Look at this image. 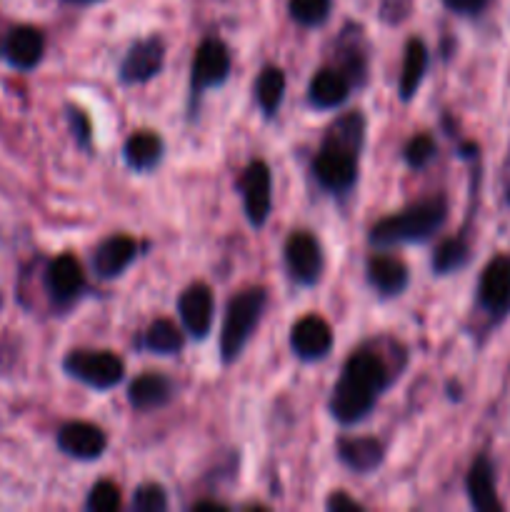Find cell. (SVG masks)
Segmentation results:
<instances>
[{
    "instance_id": "cell-1",
    "label": "cell",
    "mask_w": 510,
    "mask_h": 512,
    "mask_svg": "<svg viewBox=\"0 0 510 512\" xmlns=\"http://www.w3.org/2000/svg\"><path fill=\"white\" fill-rule=\"evenodd\" d=\"M390 370L375 350H355L343 365L340 380L330 395V415L340 425H355L368 418L380 393L388 388Z\"/></svg>"
},
{
    "instance_id": "cell-2",
    "label": "cell",
    "mask_w": 510,
    "mask_h": 512,
    "mask_svg": "<svg viewBox=\"0 0 510 512\" xmlns=\"http://www.w3.org/2000/svg\"><path fill=\"white\" fill-rule=\"evenodd\" d=\"M448 215V203L445 198L435 195V198H425L420 203L410 205V208L400 210V213L388 215V218L378 220L370 228V243L378 248H393V245L403 243H425L433 238L445 223Z\"/></svg>"
},
{
    "instance_id": "cell-3",
    "label": "cell",
    "mask_w": 510,
    "mask_h": 512,
    "mask_svg": "<svg viewBox=\"0 0 510 512\" xmlns=\"http://www.w3.org/2000/svg\"><path fill=\"white\" fill-rule=\"evenodd\" d=\"M265 303H268L265 288H248L230 298L228 308H225L223 333H220V358L225 365L235 363L248 340L253 338L255 328L263 318Z\"/></svg>"
},
{
    "instance_id": "cell-4",
    "label": "cell",
    "mask_w": 510,
    "mask_h": 512,
    "mask_svg": "<svg viewBox=\"0 0 510 512\" xmlns=\"http://www.w3.org/2000/svg\"><path fill=\"white\" fill-rule=\"evenodd\" d=\"M63 368L70 378L93 390L115 388L125 375V363L110 350H70Z\"/></svg>"
},
{
    "instance_id": "cell-5",
    "label": "cell",
    "mask_w": 510,
    "mask_h": 512,
    "mask_svg": "<svg viewBox=\"0 0 510 512\" xmlns=\"http://www.w3.org/2000/svg\"><path fill=\"white\" fill-rule=\"evenodd\" d=\"M358 155L353 150L323 143L320 153L313 160V175L333 195H345L358 183Z\"/></svg>"
},
{
    "instance_id": "cell-6",
    "label": "cell",
    "mask_w": 510,
    "mask_h": 512,
    "mask_svg": "<svg viewBox=\"0 0 510 512\" xmlns=\"http://www.w3.org/2000/svg\"><path fill=\"white\" fill-rule=\"evenodd\" d=\"M240 195H243V208L248 215V223L253 228H263L265 220L273 210V175L263 160H253L240 175Z\"/></svg>"
},
{
    "instance_id": "cell-7",
    "label": "cell",
    "mask_w": 510,
    "mask_h": 512,
    "mask_svg": "<svg viewBox=\"0 0 510 512\" xmlns=\"http://www.w3.org/2000/svg\"><path fill=\"white\" fill-rule=\"evenodd\" d=\"M230 50L220 40L208 38L198 45L190 68V93L193 98H200L208 88L225 83L230 75Z\"/></svg>"
},
{
    "instance_id": "cell-8",
    "label": "cell",
    "mask_w": 510,
    "mask_h": 512,
    "mask_svg": "<svg viewBox=\"0 0 510 512\" xmlns=\"http://www.w3.org/2000/svg\"><path fill=\"white\" fill-rule=\"evenodd\" d=\"M285 268L288 275L300 285H315L323 273V250L318 238L308 230H298L285 240Z\"/></svg>"
},
{
    "instance_id": "cell-9",
    "label": "cell",
    "mask_w": 510,
    "mask_h": 512,
    "mask_svg": "<svg viewBox=\"0 0 510 512\" xmlns=\"http://www.w3.org/2000/svg\"><path fill=\"white\" fill-rule=\"evenodd\" d=\"M165 63V43L158 35L138 40L128 48L123 63H120V80L125 85H140L153 80L163 70Z\"/></svg>"
},
{
    "instance_id": "cell-10",
    "label": "cell",
    "mask_w": 510,
    "mask_h": 512,
    "mask_svg": "<svg viewBox=\"0 0 510 512\" xmlns=\"http://www.w3.org/2000/svg\"><path fill=\"white\" fill-rule=\"evenodd\" d=\"M290 348L305 363L323 360L333 348V330L318 315H305L290 328Z\"/></svg>"
},
{
    "instance_id": "cell-11",
    "label": "cell",
    "mask_w": 510,
    "mask_h": 512,
    "mask_svg": "<svg viewBox=\"0 0 510 512\" xmlns=\"http://www.w3.org/2000/svg\"><path fill=\"white\" fill-rule=\"evenodd\" d=\"M178 313L185 333L195 340L208 338L213 328V293L205 283H193L183 290L178 300Z\"/></svg>"
},
{
    "instance_id": "cell-12",
    "label": "cell",
    "mask_w": 510,
    "mask_h": 512,
    "mask_svg": "<svg viewBox=\"0 0 510 512\" xmlns=\"http://www.w3.org/2000/svg\"><path fill=\"white\" fill-rule=\"evenodd\" d=\"M58 448L68 458L98 460L105 453V448H108V438H105V433L98 425L75 420V423L63 425L58 430Z\"/></svg>"
},
{
    "instance_id": "cell-13",
    "label": "cell",
    "mask_w": 510,
    "mask_h": 512,
    "mask_svg": "<svg viewBox=\"0 0 510 512\" xmlns=\"http://www.w3.org/2000/svg\"><path fill=\"white\" fill-rule=\"evenodd\" d=\"M45 283H48L50 295H53L58 303H73L85 288V275L78 258L65 253L58 255L55 260H50L48 273H45Z\"/></svg>"
},
{
    "instance_id": "cell-14",
    "label": "cell",
    "mask_w": 510,
    "mask_h": 512,
    "mask_svg": "<svg viewBox=\"0 0 510 512\" xmlns=\"http://www.w3.org/2000/svg\"><path fill=\"white\" fill-rule=\"evenodd\" d=\"M135 255H138V245L130 235H110L93 253L95 275L103 280L118 278L125 268H130Z\"/></svg>"
},
{
    "instance_id": "cell-15",
    "label": "cell",
    "mask_w": 510,
    "mask_h": 512,
    "mask_svg": "<svg viewBox=\"0 0 510 512\" xmlns=\"http://www.w3.org/2000/svg\"><path fill=\"white\" fill-rule=\"evenodd\" d=\"M478 298L490 313H503L510 305V260L493 258L480 275Z\"/></svg>"
},
{
    "instance_id": "cell-16",
    "label": "cell",
    "mask_w": 510,
    "mask_h": 512,
    "mask_svg": "<svg viewBox=\"0 0 510 512\" xmlns=\"http://www.w3.org/2000/svg\"><path fill=\"white\" fill-rule=\"evenodd\" d=\"M45 53V38L38 28H30V25H18V28L10 30V35L5 38V58L10 65L20 70H30L43 60Z\"/></svg>"
},
{
    "instance_id": "cell-17",
    "label": "cell",
    "mask_w": 510,
    "mask_h": 512,
    "mask_svg": "<svg viewBox=\"0 0 510 512\" xmlns=\"http://www.w3.org/2000/svg\"><path fill=\"white\" fill-rule=\"evenodd\" d=\"M350 88H353V83H350V78L343 70L323 68L320 73L313 75V80H310L308 98L315 108L333 110L348 100Z\"/></svg>"
},
{
    "instance_id": "cell-18",
    "label": "cell",
    "mask_w": 510,
    "mask_h": 512,
    "mask_svg": "<svg viewBox=\"0 0 510 512\" xmlns=\"http://www.w3.org/2000/svg\"><path fill=\"white\" fill-rule=\"evenodd\" d=\"M408 268L395 255H373L368 260V283L378 290L383 298H393L408 288Z\"/></svg>"
},
{
    "instance_id": "cell-19",
    "label": "cell",
    "mask_w": 510,
    "mask_h": 512,
    "mask_svg": "<svg viewBox=\"0 0 510 512\" xmlns=\"http://www.w3.org/2000/svg\"><path fill=\"white\" fill-rule=\"evenodd\" d=\"M170 398H173V383H170V378L153 373V370L138 375L128 388L130 405L135 410H140V413L163 408V405L170 403Z\"/></svg>"
},
{
    "instance_id": "cell-20",
    "label": "cell",
    "mask_w": 510,
    "mask_h": 512,
    "mask_svg": "<svg viewBox=\"0 0 510 512\" xmlns=\"http://www.w3.org/2000/svg\"><path fill=\"white\" fill-rule=\"evenodd\" d=\"M338 458L353 473L368 475L383 463V445L375 438H343L338 440Z\"/></svg>"
},
{
    "instance_id": "cell-21",
    "label": "cell",
    "mask_w": 510,
    "mask_h": 512,
    "mask_svg": "<svg viewBox=\"0 0 510 512\" xmlns=\"http://www.w3.org/2000/svg\"><path fill=\"white\" fill-rule=\"evenodd\" d=\"M465 490H468L470 505L480 512H495L500 510L498 495H495V475L493 463L485 455H480L473 465H470L468 480H465Z\"/></svg>"
},
{
    "instance_id": "cell-22",
    "label": "cell",
    "mask_w": 510,
    "mask_h": 512,
    "mask_svg": "<svg viewBox=\"0 0 510 512\" xmlns=\"http://www.w3.org/2000/svg\"><path fill=\"white\" fill-rule=\"evenodd\" d=\"M123 158L128 168L135 170V173L153 170L160 163V158H163V138L153 133V130H138V133H133L125 140Z\"/></svg>"
},
{
    "instance_id": "cell-23",
    "label": "cell",
    "mask_w": 510,
    "mask_h": 512,
    "mask_svg": "<svg viewBox=\"0 0 510 512\" xmlns=\"http://www.w3.org/2000/svg\"><path fill=\"white\" fill-rule=\"evenodd\" d=\"M425 70H428V48H425V43L420 38L408 40L403 55V73H400L398 80V95L403 103L415 98V93H418L420 83L425 78Z\"/></svg>"
},
{
    "instance_id": "cell-24",
    "label": "cell",
    "mask_w": 510,
    "mask_h": 512,
    "mask_svg": "<svg viewBox=\"0 0 510 512\" xmlns=\"http://www.w3.org/2000/svg\"><path fill=\"white\" fill-rule=\"evenodd\" d=\"M253 93H255V103L260 105L268 118H273L275 113L280 110V103H283V95H285V73L275 65H268V68L260 70L258 80L253 85Z\"/></svg>"
},
{
    "instance_id": "cell-25",
    "label": "cell",
    "mask_w": 510,
    "mask_h": 512,
    "mask_svg": "<svg viewBox=\"0 0 510 512\" xmlns=\"http://www.w3.org/2000/svg\"><path fill=\"white\" fill-rule=\"evenodd\" d=\"M365 140V118L358 110H350V113L340 115L333 125L325 133L323 143L338 145V148L353 150V153H360Z\"/></svg>"
},
{
    "instance_id": "cell-26",
    "label": "cell",
    "mask_w": 510,
    "mask_h": 512,
    "mask_svg": "<svg viewBox=\"0 0 510 512\" xmlns=\"http://www.w3.org/2000/svg\"><path fill=\"white\" fill-rule=\"evenodd\" d=\"M143 345L148 353L155 355H178L183 350L185 338L180 333V328H175V323L170 320L158 318L148 325L143 335Z\"/></svg>"
},
{
    "instance_id": "cell-27",
    "label": "cell",
    "mask_w": 510,
    "mask_h": 512,
    "mask_svg": "<svg viewBox=\"0 0 510 512\" xmlns=\"http://www.w3.org/2000/svg\"><path fill=\"white\" fill-rule=\"evenodd\" d=\"M330 8H333V0H290L288 3L290 18L305 28L323 25L328 20Z\"/></svg>"
},
{
    "instance_id": "cell-28",
    "label": "cell",
    "mask_w": 510,
    "mask_h": 512,
    "mask_svg": "<svg viewBox=\"0 0 510 512\" xmlns=\"http://www.w3.org/2000/svg\"><path fill=\"white\" fill-rule=\"evenodd\" d=\"M468 260V245L463 238H450L440 243V248L433 255V270L438 275H448L458 270Z\"/></svg>"
},
{
    "instance_id": "cell-29",
    "label": "cell",
    "mask_w": 510,
    "mask_h": 512,
    "mask_svg": "<svg viewBox=\"0 0 510 512\" xmlns=\"http://www.w3.org/2000/svg\"><path fill=\"white\" fill-rule=\"evenodd\" d=\"M435 153H438V145H435V140L430 138V135L420 133V135H413V138L408 140V145H405V150H403V158L410 168L420 170L435 158Z\"/></svg>"
},
{
    "instance_id": "cell-30",
    "label": "cell",
    "mask_w": 510,
    "mask_h": 512,
    "mask_svg": "<svg viewBox=\"0 0 510 512\" xmlns=\"http://www.w3.org/2000/svg\"><path fill=\"white\" fill-rule=\"evenodd\" d=\"M85 508L90 512H115L120 508V490L110 480H100L90 488Z\"/></svg>"
},
{
    "instance_id": "cell-31",
    "label": "cell",
    "mask_w": 510,
    "mask_h": 512,
    "mask_svg": "<svg viewBox=\"0 0 510 512\" xmlns=\"http://www.w3.org/2000/svg\"><path fill=\"white\" fill-rule=\"evenodd\" d=\"M168 508V495L160 485L145 483L133 493V510L138 512H163Z\"/></svg>"
},
{
    "instance_id": "cell-32",
    "label": "cell",
    "mask_w": 510,
    "mask_h": 512,
    "mask_svg": "<svg viewBox=\"0 0 510 512\" xmlns=\"http://www.w3.org/2000/svg\"><path fill=\"white\" fill-rule=\"evenodd\" d=\"M413 10V0H383L380 3V18L388 25L403 23Z\"/></svg>"
},
{
    "instance_id": "cell-33",
    "label": "cell",
    "mask_w": 510,
    "mask_h": 512,
    "mask_svg": "<svg viewBox=\"0 0 510 512\" xmlns=\"http://www.w3.org/2000/svg\"><path fill=\"white\" fill-rule=\"evenodd\" d=\"M68 120L70 125H73V135L75 140H78V145L83 150L90 148V120L88 115L83 113V110L78 108H68Z\"/></svg>"
},
{
    "instance_id": "cell-34",
    "label": "cell",
    "mask_w": 510,
    "mask_h": 512,
    "mask_svg": "<svg viewBox=\"0 0 510 512\" xmlns=\"http://www.w3.org/2000/svg\"><path fill=\"white\" fill-rule=\"evenodd\" d=\"M325 510H330V512H360V510H363V505H360L358 500L350 498L348 493L338 490V493H333L328 500H325Z\"/></svg>"
},
{
    "instance_id": "cell-35",
    "label": "cell",
    "mask_w": 510,
    "mask_h": 512,
    "mask_svg": "<svg viewBox=\"0 0 510 512\" xmlns=\"http://www.w3.org/2000/svg\"><path fill=\"white\" fill-rule=\"evenodd\" d=\"M445 5H448L453 13H460V15H475L480 13V10L488 5V0H443Z\"/></svg>"
}]
</instances>
